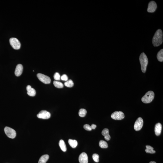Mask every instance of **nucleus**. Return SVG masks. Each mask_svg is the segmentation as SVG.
<instances>
[{
    "instance_id": "nucleus-1",
    "label": "nucleus",
    "mask_w": 163,
    "mask_h": 163,
    "mask_svg": "<svg viewBox=\"0 0 163 163\" xmlns=\"http://www.w3.org/2000/svg\"><path fill=\"white\" fill-rule=\"evenodd\" d=\"M163 34L161 29L157 30L152 39V43L154 47H158L162 44Z\"/></svg>"
},
{
    "instance_id": "nucleus-2",
    "label": "nucleus",
    "mask_w": 163,
    "mask_h": 163,
    "mask_svg": "<svg viewBox=\"0 0 163 163\" xmlns=\"http://www.w3.org/2000/svg\"><path fill=\"white\" fill-rule=\"evenodd\" d=\"M139 60L141 66V69L143 73L146 72L148 64V59L144 53H143L140 56Z\"/></svg>"
},
{
    "instance_id": "nucleus-3",
    "label": "nucleus",
    "mask_w": 163,
    "mask_h": 163,
    "mask_svg": "<svg viewBox=\"0 0 163 163\" xmlns=\"http://www.w3.org/2000/svg\"><path fill=\"white\" fill-rule=\"evenodd\" d=\"M154 92L151 91H149L141 99L142 101L144 103H149L151 102L154 99Z\"/></svg>"
},
{
    "instance_id": "nucleus-4",
    "label": "nucleus",
    "mask_w": 163,
    "mask_h": 163,
    "mask_svg": "<svg viewBox=\"0 0 163 163\" xmlns=\"http://www.w3.org/2000/svg\"><path fill=\"white\" fill-rule=\"evenodd\" d=\"M11 45L13 49L15 50H18L21 47V43L19 40L16 38H11L9 40Z\"/></svg>"
},
{
    "instance_id": "nucleus-5",
    "label": "nucleus",
    "mask_w": 163,
    "mask_h": 163,
    "mask_svg": "<svg viewBox=\"0 0 163 163\" xmlns=\"http://www.w3.org/2000/svg\"><path fill=\"white\" fill-rule=\"evenodd\" d=\"M4 131L5 134L9 138L13 139L15 138L16 136V131L11 128L8 127H5Z\"/></svg>"
},
{
    "instance_id": "nucleus-6",
    "label": "nucleus",
    "mask_w": 163,
    "mask_h": 163,
    "mask_svg": "<svg viewBox=\"0 0 163 163\" xmlns=\"http://www.w3.org/2000/svg\"><path fill=\"white\" fill-rule=\"evenodd\" d=\"M37 77L41 81L45 84H50L51 82V79L47 76L39 73L37 74Z\"/></svg>"
},
{
    "instance_id": "nucleus-7",
    "label": "nucleus",
    "mask_w": 163,
    "mask_h": 163,
    "mask_svg": "<svg viewBox=\"0 0 163 163\" xmlns=\"http://www.w3.org/2000/svg\"><path fill=\"white\" fill-rule=\"evenodd\" d=\"M111 117L113 119L115 120H121L124 119V115L122 111H116L111 114Z\"/></svg>"
},
{
    "instance_id": "nucleus-8",
    "label": "nucleus",
    "mask_w": 163,
    "mask_h": 163,
    "mask_svg": "<svg viewBox=\"0 0 163 163\" xmlns=\"http://www.w3.org/2000/svg\"><path fill=\"white\" fill-rule=\"evenodd\" d=\"M143 119L141 117L138 118L134 123V128L136 131L140 130L143 125Z\"/></svg>"
},
{
    "instance_id": "nucleus-9",
    "label": "nucleus",
    "mask_w": 163,
    "mask_h": 163,
    "mask_svg": "<svg viewBox=\"0 0 163 163\" xmlns=\"http://www.w3.org/2000/svg\"><path fill=\"white\" fill-rule=\"evenodd\" d=\"M51 115L49 112L46 110H42L39 112L37 115L39 119H47L51 117Z\"/></svg>"
},
{
    "instance_id": "nucleus-10",
    "label": "nucleus",
    "mask_w": 163,
    "mask_h": 163,
    "mask_svg": "<svg viewBox=\"0 0 163 163\" xmlns=\"http://www.w3.org/2000/svg\"><path fill=\"white\" fill-rule=\"evenodd\" d=\"M157 7V4L154 1L149 2L148 5L147 11L149 13H152L155 11Z\"/></svg>"
},
{
    "instance_id": "nucleus-11",
    "label": "nucleus",
    "mask_w": 163,
    "mask_h": 163,
    "mask_svg": "<svg viewBox=\"0 0 163 163\" xmlns=\"http://www.w3.org/2000/svg\"><path fill=\"white\" fill-rule=\"evenodd\" d=\"M80 163H88V157L86 153H82L80 154L79 158Z\"/></svg>"
},
{
    "instance_id": "nucleus-12",
    "label": "nucleus",
    "mask_w": 163,
    "mask_h": 163,
    "mask_svg": "<svg viewBox=\"0 0 163 163\" xmlns=\"http://www.w3.org/2000/svg\"><path fill=\"white\" fill-rule=\"evenodd\" d=\"M23 70V66L21 64H18L16 66L15 71V75L17 77H19L21 75L22 73Z\"/></svg>"
},
{
    "instance_id": "nucleus-13",
    "label": "nucleus",
    "mask_w": 163,
    "mask_h": 163,
    "mask_svg": "<svg viewBox=\"0 0 163 163\" xmlns=\"http://www.w3.org/2000/svg\"><path fill=\"white\" fill-rule=\"evenodd\" d=\"M26 89L27 94L29 96H34L36 95V92L35 90L32 88L30 85H28L27 86Z\"/></svg>"
},
{
    "instance_id": "nucleus-14",
    "label": "nucleus",
    "mask_w": 163,
    "mask_h": 163,
    "mask_svg": "<svg viewBox=\"0 0 163 163\" xmlns=\"http://www.w3.org/2000/svg\"><path fill=\"white\" fill-rule=\"evenodd\" d=\"M162 129V125L161 123H157L155 126V132L156 135L158 136L161 134Z\"/></svg>"
},
{
    "instance_id": "nucleus-15",
    "label": "nucleus",
    "mask_w": 163,
    "mask_h": 163,
    "mask_svg": "<svg viewBox=\"0 0 163 163\" xmlns=\"http://www.w3.org/2000/svg\"><path fill=\"white\" fill-rule=\"evenodd\" d=\"M102 134L104 136V139L107 141L110 140L111 139L110 136L109 134V131L108 129L105 128L102 132Z\"/></svg>"
},
{
    "instance_id": "nucleus-16",
    "label": "nucleus",
    "mask_w": 163,
    "mask_h": 163,
    "mask_svg": "<svg viewBox=\"0 0 163 163\" xmlns=\"http://www.w3.org/2000/svg\"><path fill=\"white\" fill-rule=\"evenodd\" d=\"M49 157L48 155H43L39 159V163H46L48 160Z\"/></svg>"
},
{
    "instance_id": "nucleus-17",
    "label": "nucleus",
    "mask_w": 163,
    "mask_h": 163,
    "mask_svg": "<svg viewBox=\"0 0 163 163\" xmlns=\"http://www.w3.org/2000/svg\"><path fill=\"white\" fill-rule=\"evenodd\" d=\"M59 145L62 151L66 152L67 150L66 149V144L65 143L64 141L62 140H61L59 142Z\"/></svg>"
},
{
    "instance_id": "nucleus-18",
    "label": "nucleus",
    "mask_w": 163,
    "mask_h": 163,
    "mask_svg": "<svg viewBox=\"0 0 163 163\" xmlns=\"http://www.w3.org/2000/svg\"><path fill=\"white\" fill-rule=\"evenodd\" d=\"M68 143L70 146L73 148H76L78 144V143L77 141L71 139L69 140Z\"/></svg>"
},
{
    "instance_id": "nucleus-19",
    "label": "nucleus",
    "mask_w": 163,
    "mask_h": 163,
    "mask_svg": "<svg viewBox=\"0 0 163 163\" xmlns=\"http://www.w3.org/2000/svg\"><path fill=\"white\" fill-rule=\"evenodd\" d=\"M157 58L158 61L162 62L163 61V49H162L158 53Z\"/></svg>"
},
{
    "instance_id": "nucleus-20",
    "label": "nucleus",
    "mask_w": 163,
    "mask_h": 163,
    "mask_svg": "<svg viewBox=\"0 0 163 163\" xmlns=\"http://www.w3.org/2000/svg\"><path fill=\"white\" fill-rule=\"evenodd\" d=\"M146 149H145V151L147 153H150L151 154L155 153L156 151L153 150V148L152 147L149 145H146Z\"/></svg>"
},
{
    "instance_id": "nucleus-21",
    "label": "nucleus",
    "mask_w": 163,
    "mask_h": 163,
    "mask_svg": "<svg viewBox=\"0 0 163 163\" xmlns=\"http://www.w3.org/2000/svg\"><path fill=\"white\" fill-rule=\"evenodd\" d=\"M99 146L100 147L102 148H106L108 147V143L106 141L101 140L99 142Z\"/></svg>"
},
{
    "instance_id": "nucleus-22",
    "label": "nucleus",
    "mask_w": 163,
    "mask_h": 163,
    "mask_svg": "<svg viewBox=\"0 0 163 163\" xmlns=\"http://www.w3.org/2000/svg\"><path fill=\"white\" fill-rule=\"evenodd\" d=\"M54 85L56 87L58 88H62L63 87V85L62 82L57 81H54L53 82Z\"/></svg>"
},
{
    "instance_id": "nucleus-23",
    "label": "nucleus",
    "mask_w": 163,
    "mask_h": 163,
    "mask_svg": "<svg viewBox=\"0 0 163 163\" xmlns=\"http://www.w3.org/2000/svg\"><path fill=\"white\" fill-rule=\"evenodd\" d=\"M87 113V111L84 109L82 108L79 111V115L81 117H83L85 116Z\"/></svg>"
},
{
    "instance_id": "nucleus-24",
    "label": "nucleus",
    "mask_w": 163,
    "mask_h": 163,
    "mask_svg": "<svg viewBox=\"0 0 163 163\" xmlns=\"http://www.w3.org/2000/svg\"><path fill=\"white\" fill-rule=\"evenodd\" d=\"M64 85L68 87H72L74 85V83L72 80H70L64 83Z\"/></svg>"
},
{
    "instance_id": "nucleus-25",
    "label": "nucleus",
    "mask_w": 163,
    "mask_h": 163,
    "mask_svg": "<svg viewBox=\"0 0 163 163\" xmlns=\"http://www.w3.org/2000/svg\"><path fill=\"white\" fill-rule=\"evenodd\" d=\"M92 158H93L94 161L96 162H99V156L98 154H93L92 156Z\"/></svg>"
},
{
    "instance_id": "nucleus-26",
    "label": "nucleus",
    "mask_w": 163,
    "mask_h": 163,
    "mask_svg": "<svg viewBox=\"0 0 163 163\" xmlns=\"http://www.w3.org/2000/svg\"><path fill=\"white\" fill-rule=\"evenodd\" d=\"M54 78L56 81H58L60 80L61 76L59 73H56L54 75Z\"/></svg>"
},
{
    "instance_id": "nucleus-27",
    "label": "nucleus",
    "mask_w": 163,
    "mask_h": 163,
    "mask_svg": "<svg viewBox=\"0 0 163 163\" xmlns=\"http://www.w3.org/2000/svg\"><path fill=\"white\" fill-rule=\"evenodd\" d=\"M83 127L85 130H88V131H91V130H92L91 126H90L89 124H86L84 125Z\"/></svg>"
},
{
    "instance_id": "nucleus-28",
    "label": "nucleus",
    "mask_w": 163,
    "mask_h": 163,
    "mask_svg": "<svg viewBox=\"0 0 163 163\" xmlns=\"http://www.w3.org/2000/svg\"><path fill=\"white\" fill-rule=\"evenodd\" d=\"M61 80L62 81H67L68 80V77L66 74H63L61 77Z\"/></svg>"
},
{
    "instance_id": "nucleus-29",
    "label": "nucleus",
    "mask_w": 163,
    "mask_h": 163,
    "mask_svg": "<svg viewBox=\"0 0 163 163\" xmlns=\"http://www.w3.org/2000/svg\"><path fill=\"white\" fill-rule=\"evenodd\" d=\"M91 127L92 129H95L96 127V125L95 124H92L91 126Z\"/></svg>"
},
{
    "instance_id": "nucleus-30",
    "label": "nucleus",
    "mask_w": 163,
    "mask_h": 163,
    "mask_svg": "<svg viewBox=\"0 0 163 163\" xmlns=\"http://www.w3.org/2000/svg\"><path fill=\"white\" fill-rule=\"evenodd\" d=\"M149 163H156L154 161H151Z\"/></svg>"
}]
</instances>
